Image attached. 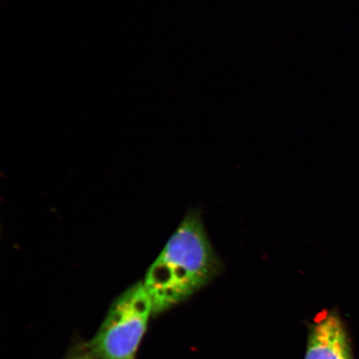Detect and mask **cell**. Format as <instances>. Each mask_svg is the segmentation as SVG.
I'll use <instances>...</instances> for the list:
<instances>
[{"label":"cell","instance_id":"cell-3","mask_svg":"<svg viewBox=\"0 0 359 359\" xmlns=\"http://www.w3.org/2000/svg\"><path fill=\"white\" fill-rule=\"evenodd\" d=\"M304 359H353L346 331L334 313H327L309 330Z\"/></svg>","mask_w":359,"mask_h":359},{"label":"cell","instance_id":"cell-2","mask_svg":"<svg viewBox=\"0 0 359 359\" xmlns=\"http://www.w3.org/2000/svg\"><path fill=\"white\" fill-rule=\"evenodd\" d=\"M154 309L142 282L116 298L87 349L100 359H135Z\"/></svg>","mask_w":359,"mask_h":359},{"label":"cell","instance_id":"cell-1","mask_svg":"<svg viewBox=\"0 0 359 359\" xmlns=\"http://www.w3.org/2000/svg\"><path fill=\"white\" fill-rule=\"evenodd\" d=\"M223 264L208 239L198 210H191L147 272L143 285L154 316L185 302L215 279Z\"/></svg>","mask_w":359,"mask_h":359},{"label":"cell","instance_id":"cell-4","mask_svg":"<svg viewBox=\"0 0 359 359\" xmlns=\"http://www.w3.org/2000/svg\"><path fill=\"white\" fill-rule=\"evenodd\" d=\"M69 359H100L97 357L93 355L91 353H89L87 350V352L80 353L75 354L74 356L72 357Z\"/></svg>","mask_w":359,"mask_h":359}]
</instances>
